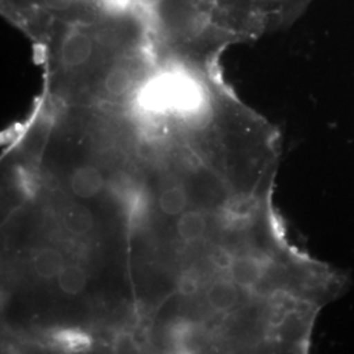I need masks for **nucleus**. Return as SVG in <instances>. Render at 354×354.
<instances>
[{
    "label": "nucleus",
    "instance_id": "1",
    "mask_svg": "<svg viewBox=\"0 0 354 354\" xmlns=\"http://www.w3.org/2000/svg\"><path fill=\"white\" fill-rule=\"evenodd\" d=\"M70 188L80 198H92L104 188V177L96 167L84 165L70 177Z\"/></svg>",
    "mask_w": 354,
    "mask_h": 354
},
{
    "label": "nucleus",
    "instance_id": "2",
    "mask_svg": "<svg viewBox=\"0 0 354 354\" xmlns=\"http://www.w3.org/2000/svg\"><path fill=\"white\" fill-rule=\"evenodd\" d=\"M93 44L89 36L75 32L64 39L61 58L67 67H79L86 64L92 55Z\"/></svg>",
    "mask_w": 354,
    "mask_h": 354
},
{
    "label": "nucleus",
    "instance_id": "3",
    "mask_svg": "<svg viewBox=\"0 0 354 354\" xmlns=\"http://www.w3.org/2000/svg\"><path fill=\"white\" fill-rule=\"evenodd\" d=\"M64 266V254L55 248H42L33 256V268L41 279L57 277Z\"/></svg>",
    "mask_w": 354,
    "mask_h": 354
},
{
    "label": "nucleus",
    "instance_id": "4",
    "mask_svg": "<svg viewBox=\"0 0 354 354\" xmlns=\"http://www.w3.org/2000/svg\"><path fill=\"white\" fill-rule=\"evenodd\" d=\"M207 228V219L200 212H187L180 215L176 230L180 238L187 243L200 241Z\"/></svg>",
    "mask_w": 354,
    "mask_h": 354
},
{
    "label": "nucleus",
    "instance_id": "5",
    "mask_svg": "<svg viewBox=\"0 0 354 354\" xmlns=\"http://www.w3.org/2000/svg\"><path fill=\"white\" fill-rule=\"evenodd\" d=\"M62 223L66 231L75 236H83L88 234L93 227V218L82 205H73L70 206L62 216Z\"/></svg>",
    "mask_w": 354,
    "mask_h": 354
},
{
    "label": "nucleus",
    "instance_id": "6",
    "mask_svg": "<svg viewBox=\"0 0 354 354\" xmlns=\"http://www.w3.org/2000/svg\"><path fill=\"white\" fill-rule=\"evenodd\" d=\"M87 273L82 266H66L57 276V282L61 291L67 295H77L87 285Z\"/></svg>",
    "mask_w": 354,
    "mask_h": 354
},
{
    "label": "nucleus",
    "instance_id": "7",
    "mask_svg": "<svg viewBox=\"0 0 354 354\" xmlns=\"http://www.w3.org/2000/svg\"><path fill=\"white\" fill-rule=\"evenodd\" d=\"M187 193L180 187H171L162 192L159 198V206L162 213L168 216L183 214L187 207Z\"/></svg>",
    "mask_w": 354,
    "mask_h": 354
},
{
    "label": "nucleus",
    "instance_id": "8",
    "mask_svg": "<svg viewBox=\"0 0 354 354\" xmlns=\"http://www.w3.org/2000/svg\"><path fill=\"white\" fill-rule=\"evenodd\" d=\"M131 84H133V79L130 73L124 70V68H114L112 70L106 79H105V89L109 95L115 96V97H120V96H124L127 95V92L131 88Z\"/></svg>",
    "mask_w": 354,
    "mask_h": 354
},
{
    "label": "nucleus",
    "instance_id": "9",
    "mask_svg": "<svg viewBox=\"0 0 354 354\" xmlns=\"http://www.w3.org/2000/svg\"><path fill=\"white\" fill-rule=\"evenodd\" d=\"M198 288H200L198 277L194 276V274H192V273L184 274V276L181 277L180 285H178V290H180V292H181L183 295H185V297L194 295V294L198 291Z\"/></svg>",
    "mask_w": 354,
    "mask_h": 354
},
{
    "label": "nucleus",
    "instance_id": "10",
    "mask_svg": "<svg viewBox=\"0 0 354 354\" xmlns=\"http://www.w3.org/2000/svg\"><path fill=\"white\" fill-rule=\"evenodd\" d=\"M73 0H45V3L54 8H64L67 7Z\"/></svg>",
    "mask_w": 354,
    "mask_h": 354
},
{
    "label": "nucleus",
    "instance_id": "11",
    "mask_svg": "<svg viewBox=\"0 0 354 354\" xmlns=\"http://www.w3.org/2000/svg\"><path fill=\"white\" fill-rule=\"evenodd\" d=\"M145 1H147V3H150V4H160V3H163L165 0H145Z\"/></svg>",
    "mask_w": 354,
    "mask_h": 354
}]
</instances>
